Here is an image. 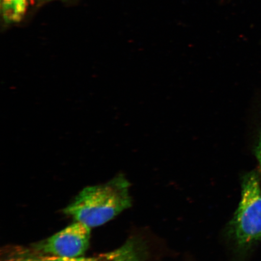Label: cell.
I'll return each mask as SVG.
<instances>
[{
	"label": "cell",
	"instance_id": "7a4b0ae2",
	"mask_svg": "<svg viewBox=\"0 0 261 261\" xmlns=\"http://www.w3.org/2000/svg\"><path fill=\"white\" fill-rule=\"evenodd\" d=\"M224 234L237 256L261 240V186L255 172L244 175L240 203Z\"/></svg>",
	"mask_w": 261,
	"mask_h": 261
},
{
	"label": "cell",
	"instance_id": "3957f363",
	"mask_svg": "<svg viewBox=\"0 0 261 261\" xmlns=\"http://www.w3.org/2000/svg\"><path fill=\"white\" fill-rule=\"evenodd\" d=\"M148 252L146 241L134 237L115 250L91 257H60L42 253L32 247H6L2 251L1 261H146Z\"/></svg>",
	"mask_w": 261,
	"mask_h": 261
},
{
	"label": "cell",
	"instance_id": "6da1fadb",
	"mask_svg": "<svg viewBox=\"0 0 261 261\" xmlns=\"http://www.w3.org/2000/svg\"><path fill=\"white\" fill-rule=\"evenodd\" d=\"M129 187L122 174L105 184L88 187L65 208L64 214L91 228L102 226L132 206Z\"/></svg>",
	"mask_w": 261,
	"mask_h": 261
},
{
	"label": "cell",
	"instance_id": "277c9868",
	"mask_svg": "<svg viewBox=\"0 0 261 261\" xmlns=\"http://www.w3.org/2000/svg\"><path fill=\"white\" fill-rule=\"evenodd\" d=\"M91 228L76 221L64 229L40 242L32 248L50 255L76 257L83 256L89 247Z\"/></svg>",
	"mask_w": 261,
	"mask_h": 261
},
{
	"label": "cell",
	"instance_id": "5b68a950",
	"mask_svg": "<svg viewBox=\"0 0 261 261\" xmlns=\"http://www.w3.org/2000/svg\"><path fill=\"white\" fill-rule=\"evenodd\" d=\"M31 0H1L2 14L7 23L21 20L27 11Z\"/></svg>",
	"mask_w": 261,
	"mask_h": 261
},
{
	"label": "cell",
	"instance_id": "8992f818",
	"mask_svg": "<svg viewBox=\"0 0 261 261\" xmlns=\"http://www.w3.org/2000/svg\"><path fill=\"white\" fill-rule=\"evenodd\" d=\"M255 155L257 162H258L260 169L261 170V132L258 139V142L257 143V145L255 148Z\"/></svg>",
	"mask_w": 261,
	"mask_h": 261
},
{
	"label": "cell",
	"instance_id": "52a82bcc",
	"mask_svg": "<svg viewBox=\"0 0 261 261\" xmlns=\"http://www.w3.org/2000/svg\"><path fill=\"white\" fill-rule=\"evenodd\" d=\"M44 1L49 2V1H54V0H44Z\"/></svg>",
	"mask_w": 261,
	"mask_h": 261
}]
</instances>
